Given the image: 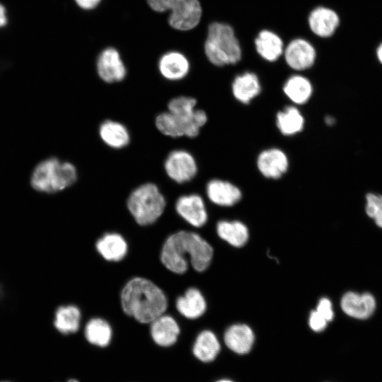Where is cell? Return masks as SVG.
I'll use <instances>...</instances> for the list:
<instances>
[{
	"instance_id": "1",
	"label": "cell",
	"mask_w": 382,
	"mask_h": 382,
	"mask_svg": "<svg viewBox=\"0 0 382 382\" xmlns=\"http://www.w3.org/2000/svg\"><path fill=\"white\" fill-rule=\"evenodd\" d=\"M213 257L211 245L196 233L180 231L169 236L160 253V260L169 271L184 274L190 261L197 272H204L209 266Z\"/></svg>"
},
{
	"instance_id": "2",
	"label": "cell",
	"mask_w": 382,
	"mask_h": 382,
	"mask_svg": "<svg viewBox=\"0 0 382 382\" xmlns=\"http://www.w3.org/2000/svg\"><path fill=\"white\" fill-rule=\"evenodd\" d=\"M122 311L141 323L146 324L163 314L168 299L152 281L140 277L129 279L120 293Z\"/></svg>"
},
{
	"instance_id": "3",
	"label": "cell",
	"mask_w": 382,
	"mask_h": 382,
	"mask_svg": "<svg viewBox=\"0 0 382 382\" xmlns=\"http://www.w3.org/2000/svg\"><path fill=\"white\" fill-rule=\"evenodd\" d=\"M77 178V169L73 163L50 156L34 167L30 184L38 192L54 194L72 186Z\"/></svg>"
},
{
	"instance_id": "4",
	"label": "cell",
	"mask_w": 382,
	"mask_h": 382,
	"mask_svg": "<svg viewBox=\"0 0 382 382\" xmlns=\"http://www.w3.org/2000/svg\"><path fill=\"white\" fill-rule=\"evenodd\" d=\"M204 53L216 66L236 64L242 57V50L233 28L224 23L214 22L208 27Z\"/></svg>"
},
{
	"instance_id": "5",
	"label": "cell",
	"mask_w": 382,
	"mask_h": 382,
	"mask_svg": "<svg viewBox=\"0 0 382 382\" xmlns=\"http://www.w3.org/2000/svg\"><path fill=\"white\" fill-rule=\"evenodd\" d=\"M166 199L158 187L146 183L136 187L129 195L127 207L135 221L140 226L156 222L163 214Z\"/></svg>"
},
{
	"instance_id": "6",
	"label": "cell",
	"mask_w": 382,
	"mask_h": 382,
	"mask_svg": "<svg viewBox=\"0 0 382 382\" xmlns=\"http://www.w3.org/2000/svg\"><path fill=\"white\" fill-rule=\"evenodd\" d=\"M154 11H170L168 24L177 30L187 31L200 22L202 8L199 0H147Z\"/></svg>"
},
{
	"instance_id": "7",
	"label": "cell",
	"mask_w": 382,
	"mask_h": 382,
	"mask_svg": "<svg viewBox=\"0 0 382 382\" xmlns=\"http://www.w3.org/2000/svg\"><path fill=\"white\" fill-rule=\"evenodd\" d=\"M207 120L206 112L200 109H197L190 116L177 115L166 111L156 116L155 125L158 130L166 136L194 138L199 134Z\"/></svg>"
},
{
	"instance_id": "8",
	"label": "cell",
	"mask_w": 382,
	"mask_h": 382,
	"mask_svg": "<svg viewBox=\"0 0 382 382\" xmlns=\"http://www.w3.org/2000/svg\"><path fill=\"white\" fill-rule=\"evenodd\" d=\"M164 169L168 177L178 184L190 182L198 171L195 157L185 149L170 151L166 158Z\"/></svg>"
},
{
	"instance_id": "9",
	"label": "cell",
	"mask_w": 382,
	"mask_h": 382,
	"mask_svg": "<svg viewBox=\"0 0 382 382\" xmlns=\"http://www.w3.org/2000/svg\"><path fill=\"white\" fill-rule=\"evenodd\" d=\"M256 166L263 177L277 180L287 172L289 160L282 149L271 147L260 152L256 159Z\"/></svg>"
},
{
	"instance_id": "10",
	"label": "cell",
	"mask_w": 382,
	"mask_h": 382,
	"mask_svg": "<svg viewBox=\"0 0 382 382\" xmlns=\"http://www.w3.org/2000/svg\"><path fill=\"white\" fill-rule=\"evenodd\" d=\"M97 73L101 80L108 83L122 81L127 74L126 66L119 52L113 47H107L98 57Z\"/></svg>"
},
{
	"instance_id": "11",
	"label": "cell",
	"mask_w": 382,
	"mask_h": 382,
	"mask_svg": "<svg viewBox=\"0 0 382 382\" xmlns=\"http://www.w3.org/2000/svg\"><path fill=\"white\" fill-rule=\"evenodd\" d=\"M283 54L286 64L298 71L311 68L316 58L313 46L302 38L291 40L284 50Z\"/></svg>"
},
{
	"instance_id": "12",
	"label": "cell",
	"mask_w": 382,
	"mask_h": 382,
	"mask_svg": "<svg viewBox=\"0 0 382 382\" xmlns=\"http://www.w3.org/2000/svg\"><path fill=\"white\" fill-rule=\"evenodd\" d=\"M175 211L185 221L201 227L207 221V212L202 197L197 194L182 195L175 202Z\"/></svg>"
},
{
	"instance_id": "13",
	"label": "cell",
	"mask_w": 382,
	"mask_h": 382,
	"mask_svg": "<svg viewBox=\"0 0 382 382\" xmlns=\"http://www.w3.org/2000/svg\"><path fill=\"white\" fill-rule=\"evenodd\" d=\"M340 306L343 312L347 316L364 320L373 315L376 303L374 296L369 293L359 294L349 291L342 297Z\"/></svg>"
},
{
	"instance_id": "14",
	"label": "cell",
	"mask_w": 382,
	"mask_h": 382,
	"mask_svg": "<svg viewBox=\"0 0 382 382\" xmlns=\"http://www.w3.org/2000/svg\"><path fill=\"white\" fill-rule=\"evenodd\" d=\"M308 23L311 31L320 37L332 36L338 28L340 18L333 9L318 6L312 10L308 18Z\"/></svg>"
},
{
	"instance_id": "15",
	"label": "cell",
	"mask_w": 382,
	"mask_h": 382,
	"mask_svg": "<svg viewBox=\"0 0 382 382\" xmlns=\"http://www.w3.org/2000/svg\"><path fill=\"white\" fill-rule=\"evenodd\" d=\"M206 193L212 203L221 207H231L242 198L241 190L238 186L219 178L210 180L207 183Z\"/></svg>"
},
{
	"instance_id": "16",
	"label": "cell",
	"mask_w": 382,
	"mask_h": 382,
	"mask_svg": "<svg viewBox=\"0 0 382 382\" xmlns=\"http://www.w3.org/2000/svg\"><path fill=\"white\" fill-rule=\"evenodd\" d=\"M180 327L170 316L162 314L150 323V334L154 342L161 347L174 345L180 335Z\"/></svg>"
},
{
	"instance_id": "17",
	"label": "cell",
	"mask_w": 382,
	"mask_h": 382,
	"mask_svg": "<svg viewBox=\"0 0 382 382\" xmlns=\"http://www.w3.org/2000/svg\"><path fill=\"white\" fill-rule=\"evenodd\" d=\"M158 67L164 79L169 81H179L187 75L190 65L187 58L183 53L170 51L160 57Z\"/></svg>"
},
{
	"instance_id": "18",
	"label": "cell",
	"mask_w": 382,
	"mask_h": 382,
	"mask_svg": "<svg viewBox=\"0 0 382 382\" xmlns=\"http://www.w3.org/2000/svg\"><path fill=\"white\" fill-rule=\"evenodd\" d=\"M231 91L237 101L249 104L261 92L260 79L255 73L250 71L237 75L232 82Z\"/></svg>"
},
{
	"instance_id": "19",
	"label": "cell",
	"mask_w": 382,
	"mask_h": 382,
	"mask_svg": "<svg viewBox=\"0 0 382 382\" xmlns=\"http://www.w3.org/2000/svg\"><path fill=\"white\" fill-rule=\"evenodd\" d=\"M224 340L231 351L238 354H245L251 350L255 336L248 325L235 324L226 330Z\"/></svg>"
},
{
	"instance_id": "20",
	"label": "cell",
	"mask_w": 382,
	"mask_h": 382,
	"mask_svg": "<svg viewBox=\"0 0 382 382\" xmlns=\"http://www.w3.org/2000/svg\"><path fill=\"white\" fill-rule=\"evenodd\" d=\"M98 253L106 260L118 262L126 255L128 250L125 239L117 233H107L96 243Z\"/></svg>"
},
{
	"instance_id": "21",
	"label": "cell",
	"mask_w": 382,
	"mask_h": 382,
	"mask_svg": "<svg viewBox=\"0 0 382 382\" xmlns=\"http://www.w3.org/2000/svg\"><path fill=\"white\" fill-rule=\"evenodd\" d=\"M283 92L294 105H301L309 101L313 93V88L307 77L301 74H294L284 82Z\"/></svg>"
},
{
	"instance_id": "22",
	"label": "cell",
	"mask_w": 382,
	"mask_h": 382,
	"mask_svg": "<svg viewBox=\"0 0 382 382\" xmlns=\"http://www.w3.org/2000/svg\"><path fill=\"white\" fill-rule=\"evenodd\" d=\"M175 307L180 314L188 319H196L202 316L206 311L205 299L196 288L191 287L183 296L178 297Z\"/></svg>"
},
{
	"instance_id": "23",
	"label": "cell",
	"mask_w": 382,
	"mask_h": 382,
	"mask_svg": "<svg viewBox=\"0 0 382 382\" xmlns=\"http://www.w3.org/2000/svg\"><path fill=\"white\" fill-rule=\"evenodd\" d=\"M98 133L101 140L112 149L124 148L130 141V134L127 128L117 121L105 120L100 124Z\"/></svg>"
},
{
	"instance_id": "24",
	"label": "cell",
	"mask_w": 382,
	"mask_h": 382,
	"mask_svg": "<svg viewBox=\"0 0 382 382\" xmlns=\"http://www.w3.org/2000/svg\"><path fill=\"white\" fill-rule=\"evenodd\" d=\"M255 49L259 55L270 62L277 61L284 52L282 40L274 33L262 30L255 40Z\"/></svg>"
},
{
	"instance_id": "25",
	"label": "cell",
	"mask_w": 382,
	"mask_h": 382,
	"mask_svg": "<svg viewBox=\"0 0 382 382\" xmlns=\"http://www.w3.org/2000/svg\"><path fill=\"white\" fill-rule=\"evenodd\" d=\"M276 125L284 136H294L300 133L304 127L305 119L296 105L286 106L276 115Z\"/></svg>"
},
{
	"instance_id": "26",
	"label": "cell",
	"mask_w": 382,
	"mask_h": 382,
	"mask_svg": "<svg viewBox=\"0 0 382 382\" xmlns=\"http://www.w3.org/2000/svg\"><path fill=\"white\" fill-rule=\"evenodd\" d=\"M220 343L214 332L203 330L198 334L192 347L195 357L202 362H210L215 359L220 352Z\"/></svg>"
},
{
	"instance_id": "27",
	"label": "cell",
	"mask_w": 382,
	"mask_h": 382,
	"mask_svg": "<svg viewBox=\"0 0 382 382\" xmlns=\"http://www.w3.org/2000/svg\"><path fill=\"white\" fill-rule=\"evenodd\" d=\"M216 231L221 239L236 248L243 246L249 237L248 228L238 221H220Z\"/></svg>"
},
{
	"instance_id": "28",
	"label": "cell",
	"mask_w": 382,
	"mask_h": 382,
	"mask_svg": "<svg viewBox=\"0 0 382 382\" xmlns=\"http://www.w3.org/2000/svg\"><path fill=\"white\" fill-rule=\"evenodd\" d=\"M85 337L91 345L104 347L108 346L112 336V328L105 320L100 318H91L86 325Z\"/></svg>"
},
{
	"instance_id": "29",
	"label": "cell",
	"mask_w": 382,
	"mask_h": 382,
	"mask_svg": "<svg viewBox=\"0 0 382 382\" xmlns=\"http://www.w3.org/2000/svg\"><path fill=\"white\" fill-rule=\"evenodd\" d=\"M81 322V311L74 305L62 306L57 308L54 325L62 334L74 333L78 331Z\"/></svg>"
},
{
	"instance_id": "30",
	"label": "cell",
	"mask_w": 382,
	"mask_h": 382,
	"mask_svg": "<svg viewBox=\"0 0 382 382\" xmlns=\"http://www.w3.org/2000/svg\"><path fill=\"white\" fill-rule=\"evenodd\" d=\"M197 106V100L192 97L178 96L171 99L168 103V111L177 115L193 114Z\"/></svg>"
},
{
	"instance_id": "31",
	"label": "cell",
	"mask_w": 382,
	"mask_h": 382,
	"mask_svg": "<svg viewBox=\"0 0 382 382\" xmlns=\"http://www.w3.org/2000/svg\"><path fill=\"white\" fill-rule=\"evenodd\" d=\"M365 211L373 219L376 224L382 228V195L368 193L366 196Z\"/></svg>"
},
{
	"instance_id": "32",
	"label": "cell",
	"mask_w": 382,
	"mask_h": 382,
	"mask_svg": "<svg viewBox=\"0 0 382 382\" xmlns=\"http://www.w3.org/2000/svg\"><path fill=\"white\" fill-rule=\"evenodd\" d=\"M328 321L316 311H312L309 316L308 324L311 330L321 332L327 327Z\"/></svg>"
},
{
	"instance_id": "33",
	"label": "cell",
	"mask_w": 382,
	"mask_h": 382,
	"mask_svg": "<svg viewBox=\"0 0 382 382\" xmlns=\"http://www.w3.org/2000/svg\"><path fill=\"white\" fill-rule=\"evenodd\" d=\"M328 322L332 320L334 312L330 299L322 298L319 300L316 309Z\"/></svg>"
},
{
	"instance_id": "34",
	"label": "cell",
	"mask_w": 382,
	"mask_h": 382,
	"mask_svg": "<svg viewBox=\"0 0 382 382\" xmlns=\"http://www.w3.org/2000/svg\"><path fill=\"white\" fill-rule=\"evenodd\" d=\"M101 0H75L76 4L83 10H91L95 8Z\"/></svg>"
},
{
	"instance_id": "35",
	"label": "cell",
	"mask_w": 382,
	"mask_h": 382,
	"mask_svg": "<svg viewBox=\"0 0 382 382\" xmlns=\"http://www.w3.org/2000/svg\"><path fill=\"white\" fill-rule=\"evenodd\" d=\"M6 10L3 5L0 4V28L6 24Z\"/></svg>"
},
{
	"instance_id": "36",
	"label": "cell",
	"mask_w": 382,
	"mask_h": 382,
	"mask_svg": "<svg viewBox=\"0 0 382 382\" xmlns=\"http://www.w3.org/2000/svg\"><path fill=\"white\" fill-rule=\"evenodd\" d=\"M376 56L378 61L382 64V42L378 45L376 49Z\"/></svg>"
},
{
	"instance_id": "37",
	"label": "cell",
	"mask_w": 382,
	"mask_h": 382,
	"mask_svg": "<svg viewBox=\"0 0 382 382\" xmlns=\"http://www.w3.org/2000/svg\"><path fill=\"white\" fill-rule=\"evenodd\" d=\"M325 123L328 126H332L335 124V119L331 115H327L324 118Z\"/></svg>"
},
{
	"instance_id": "38",
	"label": "cell",
	"mask_w": 382,
	"mask_h": 382,
	"mask_svg": "<svg viewBox=\"0 0 382 382\" xmlns=\"http://www.w3.org/2000/svg\"><path fill=\"white\" fill-rule=\"evenodd\" d=\"M216 382H233V381H231V380H228V379H221V380L217 381Z\"/></svg>"
},
{
	"instance_id": "39",
	"label": "cell",
	"mask_w": 382,
	"mask_h": 382,
	"mask_svg": "<svg viewBox=\"0 0 382 382\" xmlns=\"http://www.w3.org/2000/svg\"><path fill=\"white\" fill-rule=\"evenodd\" d=\"M67 382H79V381L76 379L71 378V379H69Z\"/></svg>"
}]
</instances>
